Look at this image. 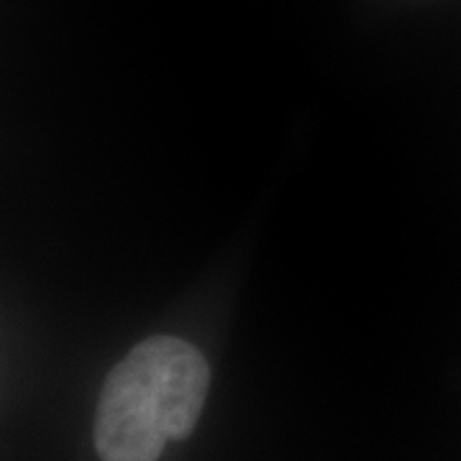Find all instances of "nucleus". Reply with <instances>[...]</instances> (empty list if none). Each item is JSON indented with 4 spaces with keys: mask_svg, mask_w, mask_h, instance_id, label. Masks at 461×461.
Wrapping results in <instances>:
<instances>
[{
    "mask_svg": "<svg viewBox=\"0 0 461 461\" xmlns=\"http://www.w3.org/2000/svg\"><path fill=\"white\" fill-rule=\"evenodd\" d=\"M211 369L195 346L154 336L113 366L100 393L95 448L103 461H159L167 441L198 426Z\"/></svg>",
    "mask_w": 461,
    "mask_h": 461,
    "instance_id": "obj_1",
    "label": "nucleus"
}]
</instances>
